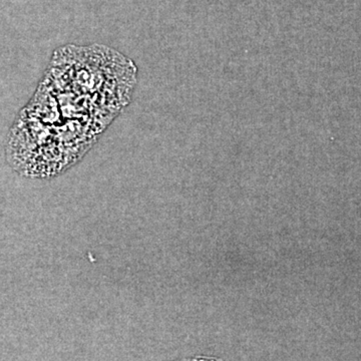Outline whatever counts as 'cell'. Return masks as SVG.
<instances>
[{
  "label": "cell",
  "mask_w": 361,
  "mask_h": 361,
  "mask_svg": "<svg viewBox=\"0 0 361 361\" xmlns=\"http://www.w3.org/2000/svg\"><path fill=\"white\" fill-rule=\"evenodd\" d=\"M137 80L134 61L110 47H59L11 128L9 163L27 177L66 172L129 106Z\"/></svg>",
  "instance_id": "6da1fadb"
}]
</instances>
